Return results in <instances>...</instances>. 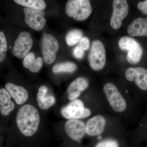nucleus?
<instances>
[{"mask_svg":"<svg viewBox=\"0 0 147 147\" xmlns=\"http://www.w3.org/2000/svg\"><path fill=\"white\" fill-rule=\"evenodd\" d=\"M129 90L123 92L113 82L105 83L101 93L108 113L120 118L125 124L137 123L141 118L142 102Z\"/></svg>","mask_w":147,"mask_h":147,"instance_id":"f257e3e1","label":"nucleus"},{"mask_svg":"<svg viewBox=\"0 0 147 147\" xmlns=\"http://www.w3.org/2000/svg\"><path fill=\"white\" fill-rule=\"evenodd\" d=\"M108 113L102 94L91 93L86 99L78 98L61 108V115L67 120H86L98 113Z\"/></svg>","mask_w":147,"mask_h":147,"instance_id":"f03ea898","label":"nucleus"},{"mask_svg":"<svg viewBox=\"0 0 147 147\" xmlns=\"http://www.w3.org/2000/svg\"><path fill=\"white\" fill-rule=\"evenodd\" d=\"M124 122L118 116L108 113H98L86 120V134L97 139L127 131Z\"/></svg>","mask_w":147,"mask_h":147,"instance_id":"7ed1b4c3","label":"nucleus"},{"mask_svg":"<svg viewBox=\"0 0 147 147\" xmlns=\"http://www.w3.org/2000/svg\"><path fill=\"white\" fill-rule=\"evenodd\" d=\"M16 121L22 134L26 137L33 136L37 131L40 121L38 110L30 104L23 105L18 110Z\"/></svg>","mask_w":147,"mask_h":147,"instance_id":"20e7f679","label":"nucleus"},{"mask_svg":"<svg viewBox=\"0 0 147 147\" xmlns=\"http://www.w3.org/2000/svg\"><path fill=\"white\" fill-rule=\"evenodd\" d=\"M127 82L133 84L139 92L138 98L141 102L147 101V69L130 67L124 73Z\"/></svg>","mask_w":147,"mask_h":147,"instance_id":"39448f33","label":"nucleus"},{"mask_svg":"<svg viewBox=\"0 0 147 147\" xmlns=\"http://www.w3.org/2000/svg\"><path fill=\"white\" fill-rule=\"evenodd\" d=\"M65 11L69 16L76 21H83L92 13L90 2L88 0H69L66 4Z\"/></svg>","mask_w":147,"mask_h":147,"instance_id":"423d86ee","label":"nucleus"},{"mask_svg":"<svg viewBox=\"0 0 147 147\" xmlns=\"http://www.w3.org/2000/svg\"><path fill=\"white\" fill-rule=\"evenodd\" d=\"M119 45L121 50H128L127 58L129 63L134 64L141 60L143 49L136 40L130 37H122L119 40Z\"/></svg>","mask_w":147,"mask_h":147,"instance_id":"0eeeda50","label":"nucleus"},{"mask_svg":"<svg viewBox=\"0 0 147 147\" xmlns=\"http://www.w3.org/2000/svg\"><path fill=\"white\" fill-rule=\"evenodd\" d=\"M89 61L91 67L95 71L102 70L106 62V52L104 45L100 40H94L89 55Z\"/></svg>","mask_w":147,"mask_h":147,"instance_id":"6e6552de","label":"nucleus"},{"mask_svg":"<svg viewBox=\"0 0 147 147\" xmlns=\"http://www.w3.org/2000/svg\"><path fill=\"white\" fill-rule=\"evenodd\" d=\"M64 129L66 135L74 142L80 144L86 136V120H67L64 123Z\"/></svg>","mask_w":147,"mask_h":147,"instance_id":"1a4fd4ad","label":"nucleus"},{"mask_svg":"<svg viewBox=\"0 0 147 147\" xmlns=\"http://www.w3.org/2000/svg\"><path fill=\"white\" fill-rule=\"evenodd\" d=\"M59 47L57 38L51 34H45L42 38V50L43 59L47 64L54 62L56 58V53Z\"/></svg>","mask_w":147,"mask_h":147,"instance_id":"9d476101","label":"nucleus"},{"mask_svg":"<svg viewBox=\"0 0 147 147\" xmlns=\"http://www.w3.org/2000/svg\"><path fill=\"white\" fill-rule=\"evenodd\" d=\"M113 11L110 19L111 27L118 30L121 27L122 21L128 14L129 6L125 0H115L113 1Z\"/></svg>","mask_w":147,"mask_h":147,"instance_id":"9b49d317","label":"nucleus"},{"mask_svg":"<svg viewBox=\"0 0 147 147\" xmlns=\"http://www.w3.org/2000/svg\"><path fill=\"white\" fill-rule=\"evenodd\" d=\"M25 21L30 28L35 30L39 31L45 26L46 20L45 18V12L42 10L25 7Z\"/></svg>","mask_w":147,"mask_h":147,"instance_id":"f8f14e48","label":"nucleus"},{"mask_svg":"<svg viewBox=\"0 0 147 147\" xmlns=\"http://www.w3.org/2000/svg\"><path fill=\"white\" fill-rule=\"evenodd\" d=\"M33 40L30 34L27 32H21L15 40L12 49V53L18 59L26 57L31 49Z\"/></svg>","mask_w":147,"mask_h":147,"instance_id":"ddd939ff","label":"nucleus"},{"mask_svg":"<svg viewBox=\"0 0 147 147\" xmlns=\"http://www.w3.org/2000/svg\"><path fill=\"white\" fill-rule=\"evenodd\" d=\"M90 85V80L86 77L80 76L74 79L67 89V98L69 102L79 98L82 93L88 88Z\"/></svg>","mask_w":147,"mask_h":147,"instance_id":"4468645a","label":"nucleus"},{"mask_svg":"<svg viewBox=\"0 0 147 147\" xmlns=\"http://www.w3.org/2000/svg\"><path fill=\"white\" fill-rule=\"evenodd\" d=\"M127 134V131H124L96 139L97 142L93 147H121Z\"/></svg>","mask_w":147,"mask_h":147,"instance_id":"2eb2a0df","label":"nucleus"},{"mask_svg":"<svg viewBox=\"0 0 147 147\" xmlns=\"http://www.w3.org/2000/svg\"><path fill=\"white\" fill-rule=\"evenodd\" d=\"M127 32L131 36H147V18L134 19L127 27Z\"/></svg>","mask_w":147,"mask_h":147,"instance_id":"dca6fc26","label":"nucleus"},{"mask_svg":"<svg viewBox=\"0 0 147 147\" xmlns=\"http://www.w3.org/2000/svg\"><path fill=\"white\" fill-rule=\"evenodd\" d=\"M5 88L11 96L18 105H22L28 100V93L24 87L8 83L6 84Z\"/></svg>","mask_w":147,"mask_h":147,"instance_id":"f3484780","label":"nucleus"},{"mask_svg":"<svg viewBox=\"0 0 147 147\" xmlns=\"http://www.w3.org/2000/svg\"><path fill=\"white\" fill-rule=\"evenodd\" d=\"M147 134V110L139 119L134 129L127 131L128 136L136 141H141Z\"/></svg>","mask_w":147,"mask_h":147,"instance_id":"a211bd4d","label":"nucleus"},{"mask_svg":"<svg viewBox=\"0 0 147 147\" xmlns=\"http://www.w3.org/2000/svg\"><path fill=\"white\" fill-rule=\"evenodd\" d=\"M11 96L7 90L0 89V112L2 115H9L15 108L14 102L11 100Z\"/></svg>","mask_w":147,"mask_h":147,"instance_id":"6ab92c4d","label":"nucleus"},{"mask_svg":"<svg viewBox=\"0 0 147 147\" xmlns=\"http://www.w3.org/2000/svg\"><path fill=\"white\" fill-rule=\"evenodd\" d=\"M47 88L45 86H41L37 94V101L40 109L47 110L55 103V98L52 95L47 96Z\"/></svg>","mask_w":147,"mask_h":147,"instance_id":"aec40b11","label":"nucleus"},{"mask_svg":"<svg viewBox=\"0 0 147 147\" xmlns=\"http://www.w3.org/2000/svg\"><path fill=\"white\" fill-rule=\"evenodd\" d=\"M43 63L42 58L35 59L34 54L29 53L26 55L23 61V65L25 68L28 69L32 72H38L41 68Z\"/></svg>","mask_w":147,"mask_h":147,"instance_id":"412c9836","label":"nucleus"},{"mask_svg":"<svg viewBox=\"0 0 147 147\" xmlns=\"http://www.w3.org/2000/svg\"><path fill=\"white\" fill-rule=\"evenodd\" d=\"M14 1L26 7L40 10H44L46 7V4L42 0H15Z\"/></svg>","mask_w":147,"mask_h":147,"instance_id":"4be33fe9","label":"nucleus"},{"mask_svg":"<svg viewBox=\"0 0 147 147\" xmlns=\"http://www.w3.org/2000/svg\"><path fill=\"white\" fill-rule=\"evenodd\" d=\"M76 69L77 66L75 63L71 62H66L55 65L53 67V71L55 73L60 72L72 73L76 71Z\"/></svg>","mask_w":147,"mask_h":147,"instance_id":"5701e85b","label":"nucleus"},{"mask_svg":"<svg viewBox=\"0 0 147 147\" xmlns=\"http://www.w3.org/2000/svg\"><path fill=\"white\" fill-rule=\"evenodd\" d=\"M83 36V33L79 30H74L69 32L66 36L67 45L73 46L80 42Z\"/></svg>","mask_w":147,"mask_h":147,"instance_id":"b1692460","label":"nucleus"},{"mask_svg":"<svg viewBox=\"0 0 147 147\" xmlns=\"http://www.w3.org/2000/svg\"><path fill=\"white\" fill-rule=\"evenodd\" d=\"M7 50V42L5 36L2 32H0V63L5 59Z\"/></svg>","mask_w":147,"mask_h":147,"instance_id":"393cba45","label":"nucleus"},{"mask_svg":"<svg viewBox=\"0 0 147 147\" xmlns=\"http://www.w3.org/2000/svg\"><path fill=\"white\" fill-rule=\"evenodd\" d=\"M90 45V40L87 37H83L79 42L78 46L84 51L89 49Z\"/></svg>","mask_w":147,"mask_h":147,"instance_id":"a878e982","label":"nucleus"},{"mask_svg":"<svg viewBox=\"0 0 147 147\" xmlns=\"http://www.w3.org/2000/svg\"><path fill=\"white\" fill-rule=\"evenodd\" d=\"M73 54L74 57L77 59H82L84 55V51L78 46L74 50Z\"/></svg>","mask_w":147,"mask_h":147,"instance_id":"bb28decb","label":"nucleus"},{"mask_svg":"<svg viewBox=\"0 0 147 147\" xmlns=\"http://www.w3.org/2000/svg\"><path fill=\"white\" fill-rule=\"evenodd\" d=\"M137 8L143 13L147 14V0L139 2L137 5Z\"/></svg>","mask_w":147,"mask_h":147,"instance_id":"cd10ccee","label":"nucleus"},{"mask_svg":"<svg viewBox=\"0 0 147 147\" xmlns=\"http://www.w3.org/2000/svg\"><path fill=\"white\" fill-rule=\"evenodd\" d=\"M141 140H147V134L145 135L144 137L142 138V139Z\"/></svg>","mask_w":147,"mask_h":147,"instance_id":"c85d7f7f","label":"nucleus"}]
</instances>
